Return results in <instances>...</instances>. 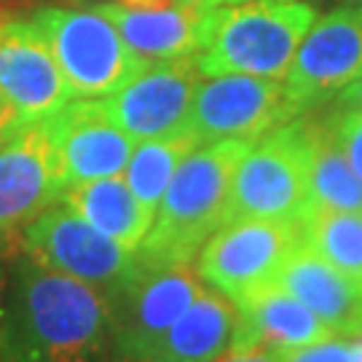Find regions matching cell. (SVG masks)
<instances>
[{
  "instance_id": "obj_16",
  "label": "cell",
  "mask_w": 362,
  "mask_h": 362,
  "mask_svg": "<svg viewBox=\"0 0 362 362\" xmlns=\"http://www.w3.org/2000/svg\"><path fill=\"white\" fill-rule=\"evenodd\" d=\"M276 282L306 303L333 336H362V282L338 272L303 242L290 252Z\"/></svg>"
},
{
  "instance_id": "obj_7",
  "label": "cell",
  "mask_w": 362,
  "mask_h": 362,
  "mask_svg": "<svg viewBox=\"0 0 362 362\" xmlns=\"http://www.w3.org/2000/svg\"><path fill=\"white\" fill-rule=\"evenodd\" d=\"M362 76V3L317 16L287 67L282 86L290 116L338 97Z\"/></svg>"
},
{
  "instance_id": "obj_33",
  "label": "cell",
  "mask_w": 362,
  "mask_h": 362,
  "mask_svg": "<svg viewBox=\"0 0 362 362\" xmlns=\"http://www.w3.org/2000/svg\"><path fill=\"white\" fill-rule=\"evenodd\" d=\"M357 341H360V346H362V336H357Z\"/></svg>"
},
{
  "instance_id": "obj_29",
  "label": "cell",
  "mask_w": 362,
  "mask_h": 362,
  "mask_svg": "<svg viewBox=\"0 0 362 362\" xmlns=\"http://www.w3.org/2000/svg\"><path fill=\"white\" fill-rule=\"evenodd\" d=\"M113 3L134 6V8H161V6H177L180 0H113Z\"/></svg>"
},
{
  "instance_id": "obj_4",
  "label": "cell",
  "mask_w": 362,
  "mask_h": 362,
  "mask_svg": "<svg viewBox=\"0 0 362 362\" xmlns=\"http://www.w3.org/2000/svg\"><path fill=\"white\" fill-rule=\"evenodd\" d=\"M311 209L309 121L298 118L250 145L233 172L228 220H300Z\"/></svg>"
},
{
  "instance_id": "obj_18",
  "label": "cell",
  "mask_w": 362,
  "mask_h": 362,
  "mask_svg": "<svg viewBox=\"0 0 362 362\" xmlns=\"http://www.w3.org/2000/svg\"><path fill=\"white\" fill-rule=\"evenodd\" d=\"M236 330V303L220 290L207 287L191 306L145 349V357L161 362H215L231 346Z\"/></svg>"
},
{
  "instance_id": "obj_27",
  "label": "cell",
  "mask_w": 362,
  "mask_h": 362,
  "mask_svg": "<svg viewBox=\"0 0 362 362\" xmlns=\"http://www.w3.org/2000/svg\"><path fill=\"white\" fill-rule=\"evenodd\" d=\"M338 103H341L344 110H357V113H362V76L338 94Z\"/></svg>"
},
{
  "instance_id": "obj_24",
  "label": "cell",
  "mask_w": 362,
  "mask_h": 362,
  "mask_svg": "<svg viewBox=\"0 0 362 362\" xmlns=\"http://www.w3.org/2000/svg\"><path fill=\"white\" fill-rule=\"evenodd\" d=\"M336 127V137L341 143V151L346 156V161L351 169L357 172V177L362 180V113L357 110H341L333 118Z\"/></svg>"
},
{
  "instance_id": "obj_1",
  "label": "cell",
  "mask_w": 362,
  "mask_h": 362,
  "mask_svg": "<svg viewBox=\"0 0 362 362\" xmlns=\"http://www.w3.org/2000/svg\"><path fill=\"white\" fill-rule=\"evenodd\" d=\"M110 303L97 287L22 258L6 287L3 362H110Z\"/></svg>"
},
{
  "instance_id": "obj_26",
  "label": "cell",
  "mask_w": 362,
  "mask_h": 362,
  "mask_svg": "<svg viewBox=\"0 0 362 362\" xmlns=\"http://www.w3.org/2000/svg\"><path fill=\"white\" fill-rule=\"evenodd\" d=\"M22 124H25V121L19 118V113H16L11 105L6 103V97L0 94V145L6 143V140H8V137H11L13 132L19 129Z\"/></svg>"
},
{
  "instance_id": "obj_30",
  "label": "cell",
  "mask_w": 362,
  "mask_h": 362,
  "mask_svg": "<svg viewBox=\"0 0 362 362\" xmlns=\"http://www.w3.org/2000/svg\"><path fill=\"white\" fill-rule=\"evenodd\" d=\"M188 6H202V8H223V6H233V3H245V0H180Z\"/></svg>"
},
{
  "instance_id": "obj_13",
  "label": "cell",
  "mask_w": 362,
  "mask_h": 362,
  "mask_svg": "<svg viewBox=\"0 0 362 362\" xmlns=\"http://www.w3.org/2000/svg\"><path fill=\"white\" fill-rule=\"evenodd\" d=\"M62 191L46 118L25 121L0 145V239L19 236Z\"/></svg>"
},
{
  "instance_id": "obj_9",
  "label": "cell",
  "mask_w": 362,
  "mask_h": 362,
  "mask_svg": "<svg viewBox=\"0 0 362 362\" xmlns=\"http://www.w3.org/2000/svg\"><path fill=\"white\" fill-rule=\"evenodd\" d=\"M204 290L196 266H140L134 258L129 279L107 296L113 354H145L158 336Z\"/></svg>"
},
{
  "instance_id": "obj_3",
  "label": "cell",
  "mask_w": 362,
  "mask_h": 362,
  "mask_svg": "<svg viewBox=\"0 0 362 362\" xmlns=\"http://www.w3.org/2000/svg\"><path fill=\"white\" fill-rule=\"evenodd\" d=\"M317 11L300 0H245L223 6L218 30L194 57L202 76L285 78Z\"/></svg>"
},
{
  "instance_id": "obj_11",
  "label": "cell",
  "mask_w": 362,
  "mask_h": 362,
  "mask_svg": "<svg viewBox=\"0 0 362 362\" xmlns=\"http://www.w3.org/2000/svg\"><path fill=\"white\" fill-rule=\"evenodd\" d=\"M285 86L279 78L215 76L196 89L188 129L202 143L260 140L290 121Z\"/></svg>"
},
{
  "instance_id": "obj_15",
  "label": "cell",
  "mask_w": 362,
  "mask_h": 362,
  "mask_svg": "<svg viewBox=\"0 0 362 362\" xmlns=\"http://www.w3.org/2000/svg\"><path fill=\"white\" fill-rule=\"evenodd\" d=\"M129 49L143 59H180L196 57L209 46L218 30L220 8L202 6H161V8H134L124 3H97Z\"/></svg>"
},
{
  "instance_id": "obj_31",
  "label": "cell",
  "mask_w": 362,
  "mask_h": 362,
  "mask_svg": "<svg viewBox=\"0 0 362 362\" xmlns=\"http://www.w3.org/2000/svg\"><path fill=\"white\" fill-rule=\"evenodd\" d=\"M110 362H161L156 357H145V354H113Z\"/></svg>"
},
{
  "instance_id": "obj_10",
  "label": "cell",
  "mask_w": 362,
  "mask_h": 362,
  "mask_svg": "<svg viewBox=\"0 0 362 362\" xmlns=\"http://www.w3.org/2000/svg\"><path fill=\"white\" fill-rule=\"evenodd\" d=\"M202 81L194 57L151 59L121 89L105 97V107L134 143L177 134L188 129Z\"/></svg>"
},
{
  "instance_id": "obj_12",
  "label": "cell",
  "mask_w": 362,
  "mask_h": 362,
  "mask_svg": "<svg viewBox=\"0 0 362 362\" xmlns=\"http://www.w3.org/2000/svg\"><path fill=\"white\" fill-rule=\"evenodd\" d=\"M62 188L124 175L134 140L110 118L105 97H73L46 118Z\"/></svg>"
},
{
  "instance_id": "obj_22",
  "label": "cell",
  "mask_w": 362,
  "mask_h": 362,
  "mask_svg": "<svg viewBox=\"0 0 362 362\" xmlns=\"http://www.w3.org/2000/svg\"><path fill=\"white\" fill-rule=\"evenodd\" d=\"M300 242L338 272L362 282V212L311 209L300 220Z\"/></svg>"
},
{
  "instance_id": "obj_21",
  "label": "cell",
  "mask_w": 362,
  "mask_h": 362,
  "mask_svg": "<svg viewBox=\"0 0 362 362\" xmlns=\"http://www.w3.org/2000/svg\"><path fill=\"white\" fill-rule=\"evenodd\" d=\"M199 145L204 143L191 129L167 134V137H156V140H143V143L134 145L129 164L124 169V180L132 188L134 199L140 202V207L151 218H156L161 196L175 177L177 167L182 164V158Z\"/></svg>"
},
{
  "instance_id": "obj_8",
  "label": "cell",
  "mask_w": 362,
  "mask_h": 362,
  "mask_svg": "<svg viewBox=\"0 0 362 362\" xmlns=\"http://www.w3.org/2000/svg\"><path fill=\"white\" fill-rule=\"evenodd\" d=\"M19 242L27 258L76 276L103 290L105 296L116 293L134 272L132 250L100 233L62 202L43 209L30 226H25Z\"/></svg>"
},
{
  "instance_id": "obj_28",
  "label": "cell",
  "mask_w": 362,
  "mask_h": 362,
  "mask_svg": "<svg viewBox=\"0 0 362 362\" xmlns=\"http://www.w3.org/2000/svg\"><path fill=\"white\" fill-rule=\"evenodd\" d=\"M6 274L0 263V362H3V336H6Z\"/></svg>"
},
{
  "instance_id": "obj_23",
  "label": "cell",
  "mask_w": 362,
  "mask_h": 362,
  "mask_svg": "<svg viewBox=\"0 0 362 362\" xmlns=\"http://www.w3.org/2000/svg\"><path fill=\"white\" fill-rule=\"evenodd\" d=\"M282 362H362V346L357 338H325L320 344L285 351Z\"/></svg>"
},
{
  "instance_id": "obj_25",
  "label": "cell",
  "mask_w": 362,
  "mask_h": 362,
  "mask_svg": "<svg viewBox=\"0 0 362 362\" xmlns=\"http://www.w3.org/2000/svg\"><path fill=\"white\" fill-rule=\"evenodd\" d=\"M215 362H282V354L266 349V346H236V344H231L226 354Z\"/></svg>"
},
{
  "instance_id": "obj_6",
  "label": "cell",
  "mask_w": 362,
  "mask_h": 362,
  "mask_svg": "<svg viewBox=\"0 0 362 362\" xmlns=\"http://www.w3.org/2000/svg\"><path fill=\"white\" fill-rule=\"evenodd\" d=\"M298 245V220H228L199 250L196 272L209 287L239 303L274 285Z\"/></svg>"
},
{
  "instance_id": "obj_19",
  "label": "cell",
  "mask_w": 362,
  "mask_h": 362,
  "mask_svg": "<svg viewBox=\"0 0 362 362\" xmlns=\"http://www.w3.org/2000/svg\"><path fill=\"white\" fill-rule=\"evenodd\" d=\"M59 202L78 212L100 233L110 236L113 242L124 245L132 252H137L145 233L153 226V218L140 207L124 175L70 185L62 191Z\"/></svg>"
},
{
  "instance_id": "obj_5",
  "label": "cell",
  "mask_w": 362,
  "mask_h": 362,
  "mask_svg": "<svg viewBox=\"0 0 362 362\" xmlns=\"http://www.w3.org/2000/svg\"><path fill=\"white\" fill-rule=\"evenodd\" d=\"M30 22L43 33L73 97H107L148 62L132 52L100 6H46Z\"/></svg>"
},
{
  "instance_id": "obj_32",
  "label": "cell",
  "mask_w": 362,
  "mask_h": 362,
  "mask_svg": "<svg viewBox=\"0 0 362 362\" xmlns=\"http://www.w3.org/2000/svg\"><path fill=\"white\" fill-rule=\"evenodd\" d=\"M346 3H362V0H346Z\"/></svg>"
},
{
  "instance_id": "obj_20",
  "label": "cell",
  "mask_w": 362,
  "mask_h": 362,
  "mask_svg": "<svg viewBox=\"0 0 362 362\" xmlns=\"http://www.w3.org/2000/svg\"><path fill=\"white\" fill-rule=\"evenodd\" d=\"M309 188L311 209L362 212V180L341 151L333 118L309 121Z\"/></svg>"
},
{
  "instance_id": "obj_17",
  "label": "cell",
  "mask_w": 362,
  "mask_h": 362,
  "mask_svg": "<svg viewBox=\"0 0 362 362\" xmlns=\"http://www.w3.org/2000/svg\"><path fill=\"white\" fill-rule=\"evenodd\" d=\"M325 338H333V333L279 282L236 303V330L231 341L236 346H266L285 354L320 344Z\"/></svg>"
},
{
  "instance_id": "obj_14",
  "label": "cell",
  "mask_w": 362,
  "mask_h": 362,
  "mask_svg": "<svg viewBox=\"0 0 362 362\" xmlns=\"http://www.w3.org/2000/svg\"><path fill=\"white\" fill-rule=\"evenodd\" d=\"M0 94L22 121L49 118L73 100L49 43L30 16H0Z\"/></svg>"
},
{
  "instance_id": "obj_2",
  "label": "cell",
  "mask_w": 362,
  "mask_h": 362,
  "mask_svg": "<svg viewBox=\"0 0 362 362\" xmlns=\"http://www.w3.org/2000/svg\"><path fill=\"white\" fill-rule=\"evenodd\" d=\"M250 145L252 140H215L182 158L134 252L140 266L194 263L204 242L226 226L233 172Z\"/></svg>"
}]
</instances>
